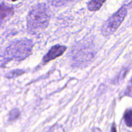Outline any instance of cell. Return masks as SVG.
Here are the masks:
<instances>
[{"label":"cell","mask_w":132,"mask_h":132,"mask_svg":"<svg viewBox=\"0 0 132 132\" xmlns=\"http://www.w3.org/2000/svg\"><path fill=\"white\" fill-rule=\"evenodd\" d=\"M51 12L46 5L37 4L32 7L27 16V28L32 32L43 30L48 25Z\"/></svg>","instance_id":"6da1fadb"},{"label":"cell","mask_w":132,"mask_h":132,"mask_svg":"<svg viewBox=\"0 0 132 132\" xmlns=\"http://www.w3.org/2000/svg\"><path fill=\"white\" fill-rule=\"evenodd\" d=\"M32 47V41L27 39L12 43L1 55V67H3L10 61H20L24 59L30 55Z\"/></svg>","instance_id":"7a4b0ae2"},{"label":"cell","mask_w":132,"mask_h":132,"mask_svg":"<svg viewBox=\"0 0 132 132\" xmlns=\"http://www.w3.org/2000/svg\"><path fill=\"white\" fill-rule=\"evenodd\" d=\"M127 15V9L126 6H122L112 16H111L102 28V34L104 36H110L118 29L119 26Z\"/></svg>","instance_id":"3957f363"},{"label":"cell","mask_w":132,"mask_h":132,"mask_svg":"<svg viewBox=\"0 0 132 132\" xmlns=\"http://www.w3.org/2000/svg\"><path fill=\"white\" fill-rule=\"evenodd\" d=\"M66 50H67V47L63 46V45H54L49 50L47 54L44 56L43 59V62L44 64H46L50 61L54 60L55 58L63 55Z\"/></svg>","instance_id":"277c9868"},{"label":"cell","mask_w":132,"mask_h":132,"mask_svg":"<svg viewBox=\"0 0 132 132\" xmlns=\"http://www.w3.org/2000/svg\"><path fill=\"white\" fill-rule=\"evenodd\" d=\"M13 9L12 8L6 6L4 4H1V23L3 21L6 20L12 15Z\"/></svg>","instance_id":"5b68a950"},{"label":"cell","mask_w":132,"mask_h":132,"mask_svg":"<svg viewBox=\"0 0 132 132\" xmlns=\"http://www.w3.org/2000/svg\"><path fill=\"white\" fill-rule=\"evenodd\" d=\"M106 0H91L88 4V8L90 11H97L99 10Z\"/></svg>","instance_id":"8992f818"},{"label":"cell","mask_w":132,"mask_h":132,"mask_svg":"<svg viewBox=\"0 0 132 132\" xmlns=\"http://www.w3.org/2000/svg\"><path fill=\"white\" fill-rule=\"evenodd\" d=\"M124 119L128 127H132V110H128L125 113Z\"/></svg>","instance_id":"52a82bcc"},{"label":"cell","mask_w":132,"mask_h":132,"mask_svg":"<svg viewBox=\"0 0 132 132\" xmlns=\"http://www.w3.org/2000/svg\"><path fill=\"white\" fill-rule=\"evenodd\" d=\"M24 72H25L23 70H12L9 73H8L6 75V77L7 78H14V77H16L21 76Z\"/></svg>","instance_id":"ba28073f"},{"label":"cell","mask_w":132,"mask_h":132,"mask_svg":"<svg viewBox=\"0 0 132 132\" xmlns=\"http://www.w3.org/2000/svg\"><path fill=\"white\" fill-rule=\"evenodd\" d=\"M19 116V112L18 109H13L9 113V119L10 121H13L16 119Z\"/></svg>","instance_id":"9c48e42d"},{"label":"cell","mask_w":132,"mask_h":132,"mask_svg":"<svg viewBox=\"0 0 132 132\" xmlns=\"http://www.w3.org/2000/svg\"><path fill=\"white\" fill-rule=\"evenodd\" d=\"M45 132H64L63 128L59 125H55Z\"/></svg>","instance_id":"30bf717a"},{"label":"cell","mask_w":132,"mask_h":132,"mask_svg":"<svg viewBox=\"0 0 132 132\" xmlns=\"http://www.w3.org/2000/svg\"><path fill=\"white\" fill-rule=\"evenodd\" d=\"M111 132H117V130H116V125H115V124H113V125H112Z\"/></svg>","instance_id":"8fae6325"},{"label":"cell","mask_w":132,"mask_h":132,"mask_svg":"<svg viewBox=\"0 0 132 132\" xmlns=\"http://www.w3.org/2000/svg\"><path fill=\"white\" fill-rule=\"evenodd\" d=\"M130 6H131V7H132V1L131 2V3L130 4Z\"/></svg>","instance_id":"7c38bea8"},{"label":"cell","mask_w":132,"mask_h":132,"mask_svg":"<svg viewBox=\"0 0 132 132\" xmlns=\"http://www.w3.org/2000/svg\"><path fill=\"white\" fill-rule=\"evenodd\" d=\"M12 1H18V0H12Z\"/></svg>","instance_id":"4fadbf2b"},{"label":"cell","mask_w":132,"mask_h":132,"mask_svg":"<svg viewBox=\"0 0 132 132\" xmlns=\"http://www.w3.org/2000/svg\"><path fill=\"white\" fill-rule=\"evenodd\" d=\"M131 83H132V79H131Z\"/></svg>","instance_id":"5bb4252c"}]
</instances>
